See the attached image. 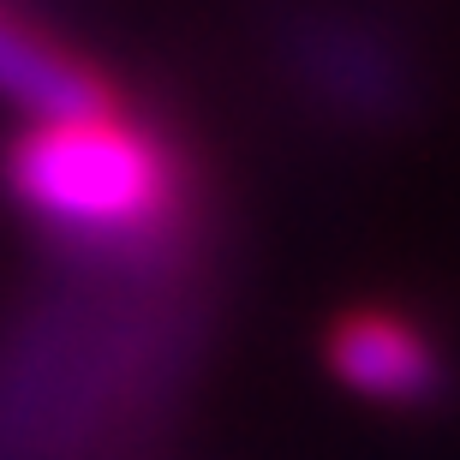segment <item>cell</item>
<instances>
[{
  "label": "cell",
  "mask_w": 460,
  "mask_h": 460,
  "mask_svg": "<svg viewBox=\"0 0 460 460\" xmlns=\"http://www.w3.org/2000/svg\"><path fill=\"white\" fill-rule=\"evenodd\" d=\"M6 186L54 239L126 263H144L186 234L180 155L119 108L24 132L6 155Z\"/></svg>",
  "instance_id": "cell-1"
},
{
  "label": "cell",
  "mask_w": 460,
  "mask_h": 460,
  "mask_svg": "<svg viewBox=\"0 0 460 460\" xmlns=\"http://www.w3.org/2000/svg\"><path fill=\"white\" fill-rule=\"evenodd\" d=\"M329 365L347 389L389 401V407H430L448 389L437 347L389 311H347L329 329Z\"/></svg>",
  "instance_id": "cell-2"
},
{
  "label": "cell",
  "mask_w": 460,
  "mask_h": 460,
  "mask_svg": "<svg viewBox=\"0 0 460 460\" xmlns=\"http://www.w3.org/2000/svg\"><path fill=\"white\" fill-rule=\"evenodd\" d=\"M0 96L31 108L36 126H49V119H96L119 108L90 60L54 49L36 31L6 24V18H0Z\"/></svg>",
  "instance_id": "cell-3"
}]
</instances>
